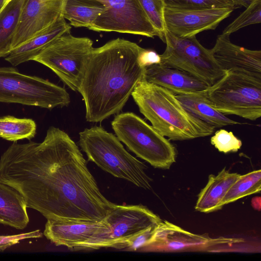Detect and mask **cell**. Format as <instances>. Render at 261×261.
Listing matches in <instances>:
<instances>
[{
  "label": "cell",
  "instance_id": "obj_13",
  "mask_svg": "<svg viewBox=\"0 0 261 261\" xmlns=\"http://www.w3.org/2000/svg\"><path fill=\"white\" fill-rule=\"evenodd\" d=\"M105 221L109 226L106 235V248L116 249L147 228L158 225L162 220L146 207L141 205H122L115 204Z\"/></svg>",
  "mask_w": 261,
  "mask_h": 261
},
{
  "label": "cell",
  "instance_id": "obj_10",
  "mask_svg": "<svg viewBox=\"0 0 261 261\" xmlns=\"http://www.w3.org/2000/svg\"><path fill=\"white\" fill-rule=\"evenodd\" d=\"M245 242L242 238L223 237L212 238L208 235L194 234L166 220H162L156 226L151 240L139 251H233V249H240L237 246H241Z\"/></svg>",
  "mask_w": 261,
  "mask_h": 261
},
{
  "label": "cell",
  "instance_id": "obj_23",
  "mask_svg": "<svg viewBox=\"0 0 261 261\" xmlns=\"http://www.w3.org/2000/svg\"><path fill=\"white\" fill-rule=\"evenodd\" d=\"M105 8L97 0H66L62 16L74 27L89 28Z\"/></svg>",
  "mask_w": 261,
  "mask_h": 261
},
{
  "label": "cell",
  "instance_id": "obj_20",
  "mask_svg": "<svg viewBox=\"0 0 261 261\" xmlns=\"http://www.w3.org/2000/svg\"><path fill=\"white\" fill-rule=\"evenodd\" d=\"M27 208L17 190L0 181V223L23 229L29 222Z\"/></svg>",
  "mask_w": 261,
  "mask_h": 261
},
{
  "label": "cell",
  "instance_id": "obj_34",
  "mask_svg": "<svg viewBox=\"0 0 261 261\" xmlns=\"http://www.w3.org/2000/svg\"><path fill=\"white\" fill-rule=\"evenodd\" d=\"M11 0H4V6L5 5H6L9 1H10Z\"/></svg>",
  "mask_w": 261,
  "mask_h": 261
},
{
  "label": "cell",
  "instance_id": "obj_11",
  "mask_svg": "<svg viewBox=\"0 0 261 261\" xmlns=\"http://www.w3.org/2000/svg\"><path fill=\"white\" fill-rule=\"evenodd\" d=\"M97 1L105 8L88 28L89 30L160 38L159 32L149 21L138 0Z\"/></svg>",
  "mask_w": 261,
  "mask_h": 261
},
{
  "label": "cell",
  "instance_id": "obj_3",
  "mask_svg": "<svg viewBox=\"0 0 261 261\" xmlns=\"http://www.w3.org/2000/svg\"><path fill=\"white\" fill-rule=\"evenodd\" d=\"M140 112L160 134L172 141L210 136L215 127L190 113L168 89L143 77L131 95Z\"/></svg>",
  "mask_w": 261,
  "mask_h": 261
},
{
  "label": "cell",
  "instance_id": "obj_16",
  "mask_svg": "<svg viewBox=\"0 0 261 261\" xmlns=\"http://www.w3.org/2000/svg\"><path fill=\"white\" fill-rule=\"evenodd\" d=\"M66 0H25L12 49L48 27L62 15Z\"/></svg>",
  "mask_w": 261,
  "mask_h": 261
},
{
  "label": "cell",
  "instance_id": "obj_15",
  "mask_svg": "<svg viewBox=\"0 0 261 261\" xmlns=\"http://www.w3.org/2000/svg\"><path fill=\"white\" fill-rule=\"evenodd\" d=\"M230 35L218 36L211 54L221 69L261 80V50H251L232 43Z\"/></svg>",
  "mask_w": 261,
  "mask_h": 261
},
{
  "label": "cell",
  "instance_id": "obj_26",
  "mask_svg": "<svg viewBox=\"0 0 261 261\" xmlns=\"http://www.w3.org/2000/svg\"><path fill=\"white\" fill-rule=\"evenodd\" d=\"M261 22V0H253L238 17L228 24L222 34L230 35L247 26Z\"/></svg>",
  "mask_w": 261,
  "mask_h": 261
},
{
  "label": "cell",
  "instance_id": "obj_7",
  "mask_svg": "<svg viewBox=\"0 0 261 261\" xmlns=\"http://www.w3.org/2000/svg\"><path fill=\"white\" fill-rule=\"evenodd\" d=\"M0 102L52 109L68 106L70 97L65 89L47 80L22 74L13 67H0Z\"/></svg>",
  "mask_w": 261,
  "mask_h": 261
},
{
  "label": "cell",
  "instance_id": "obj_30",
  "mask_svg": "<svg viewBox=\"0 0 261 261\" xmlns=\"http://www.w3.org/2000/svg\"><path fill=\"white\" fill-rule=\"evenodd\" d=\"M157 226L158 225L147 228L126 242L119 245L116 249L139 251L151 240L155 232Z\"/></svg>",
  "mask_w": 261,
  "mask_h": 261
},
{
  "label": "cell",
  "instance_id": "obj_14",
  "mask_svg": "<svg viewBox=\"0 0 261 261\" xmlns=\"http://www.w3.org/2000/svg\"><path fill=\"white\" fill-rule=\"evenodd\" d=\"M43 234L56 246L83 250L97 241L108 228L105 220L99 222L47 219Z\"/></svg>",
  "mask_w": 261,
  "mask_h": 261
},
{
  "label": "cell",
  "instance_id": "obj_33",
  "mask_svg": "<svg viewBox=\"0 0 261 261\" xmlns=\"http://www.w3.org/2000/svg\"><path fill=\"white\" fill-rule=\"evenodd\" d=\"M4 6V0H0V11Z\"/></svg>",
  "mask_w": 261,
  "mask_h": 261
},
{
  "label": "cell",
  "instance_id": "obj_1",
  "mask_svg": "<svg viewBox=\"0 0 261 261\" xmlns=\"http://www.w3.org/2000/svg\"><path fill=\"white\" fill-rule=\"evenodd\" d=\"M0 181L47 219L99 222L115 205L101 193L77 145L54 126L41 143L8 148L0 158Z\"/></svg>",
  "mask_w": 261,
  "mask_h": 261
},
{
  "label": "cell",
  "instance_id": "obj_19",
  "mask_svg": "<svg viewBox=\"0 0 261 261\" xmlns=\"http://www.w3.org/2000/svg\"><path fill=\"white\" fill-rule=\"evenodd\" d=\"M240 176L237 173L229 172L225 168L216 175H210L206 186L198 195L195 210L208 213L221 209L225 194Z\"/></svg>",
  "mask_w": 261,
  "mask_h": 261
},
{
  "label": "cell",
  "instance_id": "obj_31",
  "mask_svg": "<svg viewBox=\"0 0 261 261\" xmlns=\"http://www.w3.org/2000/svg\"><path fill=\"white\" fill-rule=\"evenodd\" d=\"M139 61L140 65L142 67H145L161 63V58L160 55L155 51L142 48L139 56Z\"/></svg>",
  "mask_w": 261,
  "mask_h": 261
},
{
  "label": "cell",
  "instance_id": "obj_9",
  "mask_svg": "<svg viewBox=\"0 0 261 261\" xmlns=\"http://www.w3.org/2000/svg\"><path fill=\"white\" fill-rule=\"evenodd\" d=\"M166 48L160 55L161 64L186 71L210 87L225 74L214 59L210 49L203 46L196 36L176 37L166 31Z\"/></svg>",
  "mask_w": 261,
  "mask_h": 261
},
{
  "label": "cell",
  "instance_id": "obj_8",
  "mask_svg": "<svg viewBox=\"0 0 261 261\" xmlns=\"http://www.w3.org/2000/svg\"><path fill=\"white\" fill-rule=\"evenodd\" d=\"M88 37L73 36L69 30L44 48L33 61L50 69L74 91H77L87 59L93 49Z\"/></svg>",
  "mask_w": 261,
  "mask_h": 261
},
{
  "label": "cell",
  "instance_id": "obj_25",
  "mask_svg": "<svg viewBox=\"0 0 261 261\" xmlns=\"http://www.w3.org/2000/svg\"><path fill=\"white\" fill-rule=\"evenodd\" d=\"M261 190V170H254L240 177L229 189L222 205L234 202L244 197L259 193Z\"/></svg>",
  "mask_w": 261,
  "mask_h": 261
},
{
  "label": "cell",
  "instance_id": "obj_6",
  "mask_svg": "<svg viewBox=\"0 0 261 261\" xmlns=\"http://www.w3.org/2000/svg\"><path fill=\"white\" fill-rule=\"evenodd\" d=\"M211 105L226 115L255 121L261 116V80L227 72L205 90Z\"/></svg>",
  "mask_w": 261,
  "mask_h": 261
},
{
  "label": "cell",
  "instance_id": "obj_2",
  "mask_svg": "<svg viewBox=\"0 0 261 261\" xmlns=\"http://www.w3.org/2000/svg\"><path fill=\"white\" fill-rule=\"evenodd\" d=\"M142 47L117 38L93 48L89 55L78 90L88 122H101L120 112L143 78L139 61Z\"/></svg>",
  "mask_w": 261,
  "mask_h": 261
},
{
  "label": "cell",
  "instance_id": "obj_22",
  "mask_svg": "<svg viewBox=\"0 0 261 261\" xmlns=\"http://www.w3.org/2000/svg\"><path fill=\"white\" fill-rule=\"evenodd\" d=\"M25 0H11L0 11V58L12 50L14 37Z\"/></svg>",
  "mask_w": 261,
  "mask_h": 261
},
{
  "label": "cell",
  "instance_id": "obj_28",
  "mask_svg": "<svg viewBox=\"0 0 261 261\" xmlns=\"http://www.w3.org/2000/svg\"><path fill=\"white\" fill-rule=\"evenodd\" d=\"M211 143L220 152L225 153L237 152L242 145L241 140L232 132L223 129L216 132L211 138Z\"/></svg>",
  "mask_w": 261,
  "mask_h": 261
},
{
  "label": "cell",
  "instance_id": "obj_17",
  "mask_svg": "<svg viewBox=\"0 0 261 261\" xmlns=\"http://www.w3.org/2000/svg\"><path fill=\"white\" fill-rule=\"evenodd\" d=\"M143 79L149 83L168 89L174 94L200 92L210 87L186 71L161 63L145 67Z\"/></svg>",
  "mask_w": 261,
  "mask_h": 261
},
{
  "label": "cell",
  "instance_id": "obj_21",
  "mask_svg": "<svg viewBox=\"0 0 261 261\" xmlns=\"http://www.w3.org/2000/svg\"><path fill=\"white\" fill-rule=\"evenodd\" d=\"M175 96L190 113L215 128L241 124L216 110L207 100L205 90L197 93L177 94Z\"/></svg>",
  "mask_w": 261,
  "mask_h": 261
},
{
  "label": "cell",
  "instance_id": "obj_12",
  "mask_svg": "<svg viewBox=\"0 0 261 261\" xmlns=\"http://www.w3.org/2000/svg\"><path fill=\"white\" fill-rule=\"evenodd\" d=\"M235 9L233 7L182 8L165 5L166 30L180 38L196 36L202 32L215 30Z\"/></svg>",
  "mask_w": 261,
  "mask_h": 261
},
{
  "label": "cell",
  "instance_id": "obj_18",
  "mask_svg": "<svg viewBox=\"0 0 261 261\" xmlns=\"http://www.w3.org/2000/svg\"><path fill=\"white\" fill-rule=\"evenodd\" d=\"M69 30H71V26L61 15L51 24L13 49L5 59L13 66L33 60L49 44Z\"/></svg>",
  "mask_w": 261,
  "mask_h": 261
},
{
  "label": "cell",
  "instance_id": "obj_29",
  "mask_svg": "<svg viewBox=\"0 0 261 261\" xmlns=\"http://www.w3.org/2000/svg\"><path fill=\"white\" fill-rule=\"evenodd\" d=\"M165 1L166 5L182 8L236 7L225 0H165Z\"/></svg>",
  "mask_w": 261,
  "mask_h": 261
},
{
  "label": "cell",
  "instance_id": "obj_24",
  "mask_svg": "<svg viewBox=\"0 0 261 261\" xmlns=\"http://www.w3.org/2000/svg\"><path fill=\"white\" fill-rule=\"evenodd\" d=\"M36 124L32 119L18 118L12 116L0 117V137L16 142L19 140L34 138Z\"/></svg>",
  "mask_w": 261,
  "mask_h": 261
},
{
  "label": "cell",
  "instance_id": "obj_4",
  "mask_svg": "<svg viewBox=\"0 0 261 261\" xmlns=\"http://www.w3.org/2000/svg\"><path fill=\"white\" fill-rule=\"evenodd\" d=\"M79 145L89 161L113 176L126 180L146 190L151 189L152 179L147 166L130 154L114 134L100 126L79 133Z\"/></svg>",
  "mask_w": 261,
  "mask_h": 261
},
{
  "label": "cell",
  "instance_id": "obj_27",
  "mask_svg": "<svg viewBox=\"0 0 261 261\" xmlns=\"http://www.w3.org/2000/svg\"><path fill=\"white\" fill-rule=\"evenodd\" d=\"M149 21L164 42L166 30L164 19L165 0H138Z\"/></svg>",
  "mask_w": 261,
  "mask_h": 261
},
{
  "label": "cell",
  "instance_id": "obj_5",
  "mask_svg": "<svg viewBox=\"0 0 261 261\" xmlns=\"http://www.w3.org/2000/svg\"><path fill=\"white\" fill-rule=\"evenodd\" d=\"M111 125L116 137L129 150L154 168L168 169L175 162V146L135 114H118Z\"/></svg>",
  "mask_w": 261,
  "mask_h": 261
},
{
  "label": "cell",
  "instance_id": "obj_32",
  "mask_svg": "<svg viewBox=\"0 0 261 261\" xmlns=\"http://www.w3.org/2000/svg\"><path fill=\"white\" fill-rule=\"evenodd\" d=\"M230 4L238 8L242 6L247 8L252 2L253 0H225Z\"/></svg>",
  "mask_w": 261,
  "mask_h": 261
}]
</instances>
